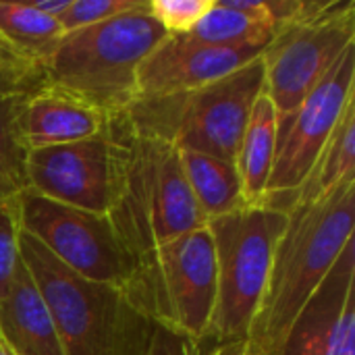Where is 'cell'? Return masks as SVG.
<instances>
[{"mask_svg": "<svg viewBox=\"0 0 355 355\" xmlns=\"http://www.w3.org/2000/svg\"><path fill=\"white\" fill-rule=\"evenodd\" d=\"M347 177H355V98L345 106L316 166L302 185L295 204L327 193Z\"/></svg>", "mask_w": 355, "mask_h": 355, "instance_id": "d6986e66", "label": "cell"}, {"mask_svg": "<svg viewBox=\"0 0 355 355\" xmlns=\"http://www.w3.org/2000/svg\"><path fill=\"white\" fill-rule=\"evenodd\" d=\"M146 6L102 23L67 31L44 60L46 85H54L108 119L125 114L137 100V71L166 37Z\"/></svg>", "mask_w": 355, "mask_h": 355, "instance_id": "3957f363", "label": "cell"}, {"mask_svg": "<svg viewBox=\"0 0 355 355\" xmlns=\"http://www.w3.org/2000/svg\"><path fill=\"white\" fill-rule=\"evenodd\" d=\"M0 35L25 56L44 64L64 31L56 19L40 12L31 2L0 0Z\"/></svg>", "mask_w": 355, "mask_h": 355, "instance_id": "ac0fdd59", "label": "cell"}, {"mask_svg": "<svg viewBox=\"0 0 355 355\" xmlns=\"http://www.w3.org/2000/svg\"><path fill=\"white\" fill-rule=\"evenodd\" d=\"M19 233L17 198L0 200V300L8 293L19 262Z\"/></svg>", "mask_w": 355, "mask_h": 355, "instance_id": "d4e9b609", "label": "cell"}, {"mask_svg": "<svg viewBox=\"0 0 355 355\" xmlns=\"http://www.w3.org/2000/svg\"><path fill=\"white\" fill-rule=\"evenodd\" d=\"M355 46L347 48L302 102L277 141L266 193L256 206L289 214L345 106L355 98Z\"/></svg>", "mask_w": 355, "mask_h": 355, "instance_id": "30bf717a", "label": "cell"}, {"mask_svg": "<svg viewBox=\"0 0 355 355\" xmlns=\"http://www.w3.org/2000/svg\"><path fill=\"white\" fill-rule=\"evenodd\" d=\"M148 0H73L69 10L58 21L62 31H73L79 27H87L94 23L108 21L112 17L137 10L146 6Z\"/></svg>", "mask_w": 355, "mask_h": 355, "instance_id": "cb8c5ba5", "label": "cell"}, {"mask_svg": "<svg viewBox=\"0 0 355 355\" xmlns=\"http://www.w3.org/2000/svg\"><path fill=\"white\" fill-rule=\"evenodd\" d=\"M40 12H44L46 17H50V19H56V21H60L62 19V15L69 10V6L73 4V0H35V2H31Z\"/></svg>", "mask_w": 355, "mask_h": 355, "instance_id": "83f0119b", "label": "cell"}, {"mask_svg": "<svg viewBox=\"0 0 355 355\" xmlns=\"http://www.w3.org/2000/svg\"><path fill=\"white\" fill-rule=\"evenodd\" d=\"M154 324L202 341L216 302V260L208 227L156 245L123 287Z\"/></svg>", "mask_w": 355, "mask_h": 355, "instance_id": "52a82bcc", "label": "cell"}, {"mask_svg": "<svg viewBox=\"0 0 355 355\" xmlns=\"http://www.w3.org/2000/svg\"><path fill=\"white\" fill-rule=\"evenodd\" d=\"M0 355H15L12 352H10V347L6 345V341L0 337Z\"/></svg>", "mask_w": 355, "mask_h": 355, "instance_id": "f1b7e54d", "label": "cell"}, {"mask_svg": "<svg viewBox=\"0 0 355 355\" xmlns=\"http://www.w3.org/2000/svg\"><path fill=\"white\" fill-rule=\"evenodd\" d=\"M262 89L264 64L258 56L204 87L141 98L123 116L135 133L162 139L179 152L237 162L252 106Z\"/></svg>", "mask_w": 355, "mask_h": 355, "instance_id": "5b68a950", "label": "cell"}, {"mask_svg": "<svg viewBox=\"0 0 355 355\" xmlns=\"http://www.w3.org/2000/svg\"><path fill=\"white\" fill-rule=\"evenodd\" d=\"M352 297H355V239L345 245L327 279L291 324L279 355L331 354Z\"/></svg>", "mask_w": 355, "mask_h": 355, "instance_id": "4fadbf2b", "label": "cell"}, {"mask_svg": "<svg viewBox=\"0 0 355 355\" xmlns=\"http://www.w3.org/2000/svg\"><path fill=\"white\" fill-rule=\"evenodd\" d=\"M262 52L264 46H208L185 35H166L137 71L139 100L204 87L239 71Z\"/></svg>", "mask_w": 355, "mask_h": 355, "instance_id": "7c38bea8", "label": "cell"}, {"mask_svg": "<svg viewBox=\"0 0 355 355\" xmlns=\"http://www.w3.org/2000/svg\"><path fill=\"white\" fill-rule=\"evenodd\" d=\"M200 355H258L250 341H229V343H204L200 341Z\"/></svg>", "mask_w": 355, "mask_h": 355, "instance_id": "4316f807", "label": "cell"}, {"mask_svg": "<svg viewBox=\"0 0 355 355\" xmlns=\"http://www.w3.org/2000/svg\"><path fill=\"white\" fill-rule=\"evenodd\" d=\"M277 141H279L277 112L270 98L262 89V94L256 98L252 106L241 137L237 162H235L241 179L245 206H256L266 193L268 177L277 156Z\"/></svg>", "mask_w": 355, "mask_h": 355, "instance_id": "2e32d148", "label": "cell"}, {"mask_svg": "<svg viewBox=\"0 0 355 355\" xmlns=\"http://www.w3.org/2000/svg\"><path fill=\"white\" fill-rule=\"evenodd\" d=\"M185 179L206 223L245 206L235 162L198 152H179Z\"/></svg>", "mask_w": 355, "mask_h": 355, "instance_id": "e0dca14e", "label": "cell"}, {"mask_svg": "<svg viewBox=\"0 0 355 355\" xmlns=\"http://www.w3.org/2000/svg\"><path fill=\"white\" fill-rule=\"evenodd\" d=\"M112 121L125 144V171L108 218L129 254L139 260L156 245L204 229L208 223L193 200L179 150L135 133L123 114Z\"/></svg>", "mask_w": 355, "mask_h": 355, "instance_id": "277c9868", "label": "cell"}, {"mask_svg": "<svg viewBox=\"0 0 355 355\" xmlns=\"http://www.w3.org/2000/svg\"><path fill=\"white\" fill-rule=\"evenodd\" d=\"M44 85V64L25 56L0 35V96L25 98Z\"/></svg>", "mask_w": 355, "mask_h": 355, "instance_id": "7402d4cb", "label": "cell"}, {"mask_svg": "<svg viewBox=\"0 0 355 355\" xmlns=\"http://www.w3.org/2000/svg\"><path fill=\"white\" fill-rule=\"evenodd\" d=\"M19 258L27 266L64 355H144L156 324L123 289L79 277L40 241L19 233Z\"/></svg>", "mask_w": 355, "mask_h": 355, "instance_id": "7a4b0ae2", "label": "cell"}, {"mask_svg": "<svg viewBox=\"0 0 355 355\" xmlns=\"http://www.w3.org/2000/svg\"><path fill=\"white\" fill-rule=\"evenodd\" d=\"M19 227L40 241L60 264L83 279L123 289L135 272L108 214L71 208L25 189L17 196Z\"/></svg>", "mask_w": 355, "mask_h": 355, "instance_id": "9c48e42d", "label": "cell"}, {"mask_svg": "<svg viewBox=\"0 0 355 355\" xmlns=\"http://www.w3.org/2000/svg\"><path fill=\"white\" fill-rule=\"evenodd\" d=\"M277 29L264 19L250 17L229 8L223 0H214L210 10L185 33L191 42L208 46H268Z\"/></svg>", "mask_w": 355, "mask_h": 355, "instance_id": "ffe728a7", "label": "cell"}, {"mask_svg": "<svg viewBox=\"0 0 355 355\" xmlns=\"http://www.w3.org/2000/svg\"><path fill=\"white\" fill-rule=\"evenodd\" d=\"M214 0H148V12L168 35H185L210 10Z\"/></svg>", "mask_w": 355, "mask_h": 355, "instance_id": "603a6c76", "label": "cell"}, {"mask_svg": "<svg viewBox=\"0 0 355 355\" xmlns=\"http://www.w3.org/2000/svg\"><path fill=\"white\" fill-rule=\"evenodd\" d=\"M0 337L15 355H64L52 316L21 258L10 289L0 300Z\"/></svg>", "mask_w": 355, "mask_h": 355, "instance_id": "9a60e30c", "label": "cell"}, {"mask_svg": "<svg viewBox=\"0 0 355 355\" xmlns=\"http://www.w3.org/2000/svg\"><path fill=\"white\" fill-rule=\"evenodd\" d=\"M285 225V212L264 206H241L206 225L214 243L216 302L204 343L250 337Z\"/></svg>", "mask_w": 355, "mask_h": 355, "instance_id": "8992f818", "label": "cell"}, {"mask_svg": "<svg viewBox=\"0 0 355 355\" xmlns=\"http://www.w3.org/2000/svg\"><path fill=\"white\" fill-rule=\"evenodd\" d=\"M144 355H200V343L156 324L152 343Z\"/></svg>", "mask_w": 355, "mask_h": 355, "instance_id": "484cf974", "label": "cell"}, {"mask_svg": "<svg viewBox=\"0 0 355 355\" xmlns=\"http://www.w3.org/2000/svg\"><path fill=\"white\" fill-rule=\"evenodd\" d=\"M354 225L355 177L291 208L248 337L256 354H281L291 324L354 241Z\"/></svg>", "mask_w": 355, "mask_h": 355, "instance_id": "6da1fadb", "label": "cell"}, {"mask_svg": "<svg viewBox=\"0 0 355 355\" xmlns=\"http://www.w3.org/2000/svg\"><path fill=\"white\" fill-rule=\"evenodd\" d=\"M125 171V144L110 119L104 133L27 154V189L52 202L110 214Z\"/></svg>", "mask_w": 355, "mask_h": 355, "instance_id": "8fae6325", "label": "cell"}, {"mask_svg": "<svg viewBox=\"0 0 355 355\" xmlns=\"http://www.w3.org/2000/svg\"><path fill=\"white\" fill-rule=\"evenodd\" d=\"M110 119L87 102L44 85L23 100L21 133L27 150L73 144L106 131Z\"/></svg>", "mask_w": 355, "mask_h": 355, "instance_id": "5bb4252c", "label": "cell"}, {"mask_svg": "<svg viewBox=\"0 0 355 355\" xmlns=\"http://www.w3.org/2000/svg\"><path fill=\"white\" fill-rule=\"evenodd\" d=\"M25 98L0 96V200L17 198L27 189L29 150L21 133V108Z\"/></svg>", "mask_w": 355, "mask_h": 355, "instance_id": "44dd1931", "label": "cell"}, {"mask_svg": "<svg viewBox=\"0 0 355 355\" xmlns=\"http://www.w3.org/2000/svg\"><path fill=\"white\" fill-rule=\"evenodd\" d=\"M355 46L354 0H304L300 17L275 33L262 52L264 92L279 135L322 77Z\"/></svg>", "mask_w": 355, "mask_h": 355, "instance_id": "ba28073f", "label": "cell"}]
</instances>
